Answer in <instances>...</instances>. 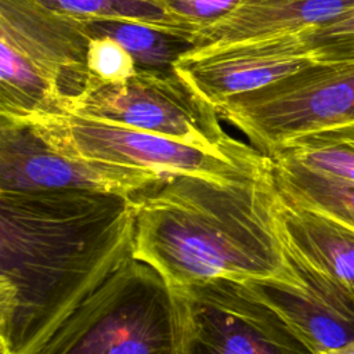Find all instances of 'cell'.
I'll return each mask as SVG.
<instances>
[{"label":"cell","instance_id":"cell-4","mask_svg":"<svg viewBox=\"0 0 354 354\" xmlns=\"http://www.w3.org/2000/svg\"><path fill=\"white\" fill-rule=\"evenodd\" d=\"M33 354H177L173 289L130 257Z\"/></svg>","mask_w":354,"mask_h":354},{"label":"cell","instance_id":"cell-7","mask_svg":"<svg viewBox=\"0 0 354 354\" xmlns=\"http://www.w3.org/2000/svg\"><path fill=\"white\" fill-rule=\"evenodd\" d=\"M68 113L138 129L212 151L245 153L256 149L224 131L218 111L176 68L138 69L133 77L120 83L91 79L88 88Z\"/></svg>","mask_w":354,"mask_h":354},{"label":"cell","instance_id":"cell-16","mask_svg":"<svg viewBox=\"0 0 354 354\" xmlns=\"http://www.w3.org/2000/svg\"><path fill=\"white\" fill-rule=\"evenodd\" d=\"M271 155H278L311 170L354 183V126L336 127L299 137Z\"/></svg>","mask_w":354,"mask_h":354},{"label":"cell","instance_id":"cell-10","mask_svg":"<svg viewBox=\"0 0 354 354\" xmlns=\"http://www.w3.org/2000/svg\"><path fill=\"white\" fill-rule=\"evenodd\" d=\"M278 223L288 257L354 311V231L281 196Z\"/></svg>","mask_w":354,"mask_h":354},{"label":"cell","instance_id":"cell-17","mask_svg":"<svg viewBox=\"0 0 354 354\" xmlns=\"http://www.w3.org/2000/svg\"><path fill=\"white\" fill-rule=\"evenodd\" d=\"M41 7L77 19H129L195 36V30L176 18L163 0H33Z\"/></svg>","mask_w":354,"mask_h":354},{"label":"cell","instance_id":"cell-11","mask_svg":"<svg viewBox=\"0 0 354 354\" xmlns=\"http://www.w3.org/2000/svg\"><path fill=\"white\" fill-rule=\"evenodd\" d=\"M289 261L300 277L297 283H246L283 317L314 354L353 342L354 311L315 277L290 259Z\"/></svg>","mask_w":354,"mask_h":354},{"label":"cell","instance_id":"cell-5","mask_svg":"<svg viewBox=\"0 0 354 354\" xmlns=\"http://www.w3.org/2000/svg\"><path fill=\"white\" fill-rule=\"evenodd\" d=\"M55 149L84 159L159 174H191L221 181L260 176L272 169L259 149L245 153L212 151L169 137L75 113L46 115L26 120Z\"/></svg>","mask_w":354,"mask_h":354},{"label":"cell","instance_id":"cell-2","mask_svg":"<svg viewBox=\"0 0 354 354\" xmlns=\"http://www.w3.org/2000/svg\"><path fill=\"white\" fill-rule=\"evenodd\" d=\"M272 169L221 181L171 174L136 198L133 257L171 288L216 278L297 283L278 223Z\"/></svg>","mask_w":354,"mask_h":354},{"label":"cell","instance_id":"cell-14","mask_svg":"<svg viewBox=\"0 0 354 354\" xmlns=\"http://www.w3.org/2000/svg\"><path fill=\"white\" fill-rule=\"evenodd\" d=\"M279 196L295 206L324 216L354 231V183L271 155Z\"/></svg>","mask_w":354,"mask_h":354},{"label":"cell","instance_id":"cell-8","mask_svg":"<svg viewBox=\"0 0 354 354\" xmlns=\"http://www.w3.org/2000/svg\"><path fill=\"white\" fill-rule=\"evenodd\" d=\"M177 354H314L246 282L174 286Z\"/></svg>","mask_w":354,"mask_h":354},{"label":"cell","instance_id":"cell-18","mask_svg":"<svg viewBox=\"0 0 354 354\" xmlns=\"http://www.w3.org/2000/svg\"><path fill=\"white\" fill-rule=\"evenodd\" d=\"M300 54L321 64L354 62V8L318 28L295 33Z\"/></svg>","mask_w":354,"mask_h":354},{"label":"cell","instance_id":"cell-13","mask_svg":"<svg viewBox=\"0 0 354 354\" xmlns=\"http://www.w3.org/2000/svg\"><path fill=\"white\" fill-rule=\"evenodd\" d=\"M310 58L261 55L217 48L188 54L176 64L180 76L217 111L227 102L289 76Z\"/></svg>","mask_w":354,"mask_h":354},{"label":"cell","instance_id":"cell-1","mask_svg":"<svg viewBox=\"0 0 354 354\" xmlns=\"http://www.w3.org/2000/svg\"><path fill=\"white\" fill-rule=\"evenodd\" d=\"M136 198L0 191L1 354H33L133 257Z\"/></svg>","mask_w":354,"mask_h":354},{"label":"cell","instance_id":"cell-3","mask_svg":"<svg viewBox=\"0 0 354 354\" xmlns=\"http://www.w3.org/2000/svg\"><path fill=\"white\" fill-rule=\"evenodd\" d=\"M82 19L33 0H0V116L71 112L91 82Z\"/></svg>","mask_w":354,"mask_h":354},{"label":"cell","instance_id":"cell-15","mask_svg":"<svg viewBox=\"0 0 354 354\" xmlns=\"http://www.w3.org/2000/svg\"><path fill=\"white\" fill-rule=\"evenodd\" d=\"M90 37L108 36L122 44L138 69L170 71L195 47L194 35L129 19H82Z\"/></svg>","mask_w":354,"mask_h":354},{"label":"cell","instance_id":"cell-20","mask_svg":"<svg viewBox=\"0 0 354 354\" xmlns=\"http://www.w3.org/2000/svg\"><path fill=\"white\" fill-rule=\"evenodd\" d=\"M166 8L195 33L227 17L242 0H163Z\"/></svg>","mask_w":354,"mask_h":354},{"label":"cell","instance_id":"cell-6","mask_svg":"<svg viewBox=\"0 0 354 354\" xmlns=\"http://www.w3.org/2000/svg\"><path fill=\"white\" fill-rule=\"evenodd\" d=\"M218 113L267 156L299 137L354 126V62H311L227 102Z\"/></svg>","mask_w":354,"mask_h":354},{"label":"cell","instance_id":"cell-9","mask_svg":"<svg viewBox=\"0 0 354 354\" xmlns=\"http://www.w3.org/2000/svg\"><path fill=\"white\" fill-rule=\"evenodd\" d=\"M166 177L66 155L48 144L29 122L0 116V191L77 189L137 198Z\"/></svg>","mask_w":354,"mask_h":354},{"label":"cell","instance_id":"cell-21","mask_svg":"<svg viewBox=\"0 0 354 354\" xmlns=\"http://www.w3.org/2000/svg\"><path fill=\"white\" fill-rule=\"evenodd\" d=\"M319 354H354V340L348 342L340 347H335V348L322 351Z\"/></svg>","mask_w":354,"mask_h":354},{"label":"cell","instance_id":"cell-19","mask_svg":"<svg viewBox=\"0 0 354 354\" xmlns=\"http://www.w3.org/2000/svg\"><path fill=\"white\" fill-rule=\"evenodd\" d=\"M86 65L90 76L101 83H120L138 72L131 54L108 36L90 37Z\"/></svg>","mask_w":354,"mask_h":354},{"label":"cell","instance_id":"cell-12","mask_svg":"<svg viewBox=\"0 0 354 354\" xmlns=\"http://www.w3.org/2000/svg\"><path fill=\"white\" fill-rule=\"evenodd\" d=\"M353 8L354 0H242L231 14L195 33L189 54L299 33L329 24Z\"/></svg>","mask_w":354,"mask_h":354}]
</instances>
